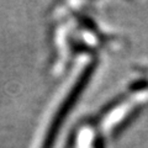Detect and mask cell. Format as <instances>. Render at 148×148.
<instances>
[{"mask_svg": "<svg viewBox=\"0 0 148 148\" xmlns=\"http://www.w3.org/2000/svg\"><path fill=\"white\" fill-rule=\"evenodd\" d=\"M141 108H135L133 110H131L130 111V114L128 115H126V116L123 117V120L121 122H119L116 126H115V128H114V131H112V136L114 137H117L119 135H121V133L126 130L130 125H131L135 120L137 119V116L141 114Z\"/></svg>", "mask_w": 148, "mask_h": 148, "instance_id": "cell-2", "label": "cell"}, {"mask_svg": "<svg viewBox=\"0 0 148 148\" xmlns=\"http://www.w3.org/2000/svg\"><path fill=\"white\" fill-rule=\"evenodd\" d=\"M78 18H79L80 24L84 26L85 29L90 30V31H94V29H95V24H94V21H92L90 17L84 16V15H79V16H78Z\"/></svg>", "mask_w": 148, "mask_h": 148, "instance_id": "cell-4", "label": "cell"}, {"mask_svg": "<svg viewBox=\"0 0 148 148\" xmlns=\"http://www.w3.org/2000/svg\"><path fill=\"white\" fill-rule=\"evenodd\" d=\"M92 147L94 148H105V141L101 135H98L95 137L94 142H92Z\"/></svg>", "mask_w": 148, "mask_h": 148, "instance_id": "cell-5", "label": "cell"}, {"mask_svg": "<svg viewBox=\"0 0 148 148\" xmlns=\"http://www.w3.org/2000/svg\"><path fill=\"white\" fill-rule=\"evenodd\" d=\"M148 88V79H137L135 82H132L131 84H130L128 89L130 91L132 92H137V91H142V90H146Z\"/></svg>", "mask_w": 148, "mask_h": 148, "instance_id": "cell-3", "label": "cell"}, {"mask_svg": "<svg viewBox=\"0 0 148 148\" xmlns=\"http://www.w3.org/2000/svg\"><path fill=\"white\" fill-rule=\"evenodd\" d=\"M96 67H98V62L92 61L89 64H86L85 68L82 71L80 75L78 77V79L71 88V90H69L67 96L62 101V104L59 106V109L57 110V112L54 114L53 120L47 130V133H46V136H45V140H43L42 147L41 148H53L56 138H57L59 131H61V127L63 126L64 121H66V117L68 116V114H71L74 105L78 103V100H79L82 94L84 92L86 85L89 84V82L91 79L92 74L95 73Z\"/></svg>", "mask_w": 148, "mask_h": 148, "instance_id": "cell-1", "label": "cell"}]
</instances>
